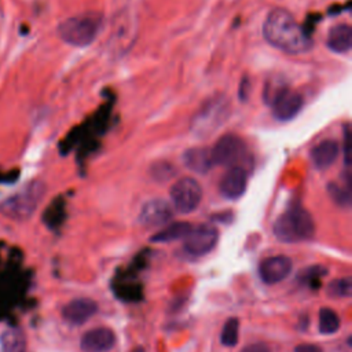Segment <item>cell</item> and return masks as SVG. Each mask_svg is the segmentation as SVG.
<instances>
[{"label": "cell", "instance_id": "obj_11", "mask_svg": "<svg viewBox=\"0 0 352 352\" xmlns=\"http://www.w3.org/2000/svg\"><path fill=\"white\" fill-rule=\"evenodd\" d=\"M98 312V304L87 297H80L69 301L62 308V318L73 326H80L88 322Z\"/></svg>", "mask_w": 352, "mask_h": 352}, {"label": "cell", "instance_id": "obj_13", "mask_svg": "<svg viewBox=\"0 0 352 352\" xmlns=\"http://www.w3.org/2000/svg\"><path fill=\"white\" fill-rule=\"evenodd\" d=\"M116 334L109 327H95L88 330L80 340L82 352H107L116 345Z\"/></svg>", "mask_w": 352, "mask_h": 352}, {"label": "cell", "instance_id": "obj_25", "mask_svg": "<svg viewBox=\"0 0 352 352\" xmlns=\"http://www.w3.org/2000/svg\"><path fill=\"white\" fill-rule=\"evenodd\" d=\"M289 87L286 85L285 81L278 80V77H274L271 81H267L265 88L263 91V99L265 100V103H268L270 106L275 102V99L287 89Z\"/></svg>", "mask_w": 352, "mask_h": 352}, {"label": "cell", "instance_id": "obj_1", "mask_svg": "<svg viewBox=\"0 0 352 352\" xmlns=\"http://www.w3.org/2000/svg\"><path fill=\"white\" fill-rule=\"evenodd\" d=\"M263 34L268 44L286 54H304L312 48V38L308 32L283 8H275L267 15Z\"/></svg>", "mask_w": 352, "mask_h": 352}, {"label": "cell", "instance_id": "obj_26", "mask_svg": "<svg viewBox=\"0 0 352 352\" xmlns=\"http://www.w3.org/2000/svg\"><path fill=\"white\" fill-rule=\"evenodd\" d=\"M173 173H175V169L168 162H158L151 168V175L157 180H168L173 176Z\"/></svg>", "mask_w": 352, "mask_h": 352}, {"label": "cell", "instance_id": "obj_3", "mask_svg": "<svg viewBox=\"0 0 352 352\" xmlns=\"http://www.w3.org/2000/svg\"><path fill=\"white\" fill-rule=\"evenodd\" d=\"M315 234V223L308 210L294 206L282 213L274 224V235L286 243L308 241Z\"/></svg>", "mask_w": 352, "mask_h": 352}, {"label": "cell", "instance_id": "obj_15", "mask_svg": "<svg viewBox=\"0 0 352 352\" xmlns=\"http://www.w3.org/2000/svg\"><path fill=\"white\" fill-rule=\"evenodd\" d=\"M340 155V144L333 139H326L314 146L311 151V160L316 169L324 170L330 168Z\"/></svg>", "mask_w": 352, "mask_h": 352}, {"label": "cell", "instance_id": "obj_19", "mask_svg": "<svg viewBox=\"0 0 352 352\" xmlns=\"http://www.w3.org/2000/svg\"><path fill=\"white\" fill-rule=\"evenodd\" d=\"M26 338L22 330L8 327L0 334V352H25Z\"/></svg>", "mask_w": 352, "mask_h": 352}, {"label": "cell", "instance_id": "obj_29", "mask_svg": "<svg viewBox=\"0 0 352 352\" xmlns=\"http://www.w3.org/2000/svg\"><path fill=\"white\" fill-rule=\"evenodd\" d=\"M294 352H323L320 346L315 344H300L294 348Z\"/></svg>", "mask_w": 352, "mask_h": 352}, {"label": "cell", "instance_id": "obj_17", "mask_svg": "<svg viewBox=\"0 0 352 352\" xmlns=\"http://www.w3.org/2000/svg\"><path fill=\"white\" fill-rule=\"evenodd\" d=\"M183 164L195 173H206L213 166L210 150L204 147L188 148L183 154Z\"/></svg>", "mask_w": 352, "mask_h": 352}, {"label": "cell", "instance_id": "obj_28", "mask_svg": "<svg viewBox=\"0 0 352 352\" xmlns=\"http://www.w3.org/2000/svg\"><path fill=\"white\" fill-rule=\"evenodd\" d=\"M241 352H271V351L263 342H253V344H249L245 348H242Z\"/></svg>", "mask_w": 352, "mask_h": 352}, {"label": "cell", "instance_id": "obj_14", "mask_svg": "<svg viewBox=\"0 0 352 352\" xmlns=\"http://www.w3.org/2000/svg\"><path fill=\"white\" fill-rule=\"evenodd\" d=\"M248 186V175L246 170L239 166H230V169L224 173L220 180V194L227 199H238L243 195Z\"/></svg>", "mask_w": 352, "mask_h": 352}, {"label": "cell", "instance_id": "obj_24", "mask_svg": "<svg viewBox=\"0 0 352 352\" xmlns=\"http://www.w3.org/2000/svg\"><path fill=\"white\" fill-rule=\"evenodd\" d=\"M329 197L341 208L351 205V186H341L338 183H330L327 186Z\"/></svg>", "mask_w": 352, "mask_h": 352}, {"label": "cell", "instance_id": "obj_20", "mask_svg": "<svg viewBox=\"0 0 352 352\" xmlns=\"http://www.w3.org/2000/svg\"><path fill=\"white\" fill-rule=\"evenodd\" d=\"M319 331L322 334H334L340 329V316L336 311H333L329 307H323L319 311Z\"/></svg>", "mask_w": 352, "mask_h": 352}, {"label": "cell", "instance_id": "obj_5", "mask_svg": "<svg viewBox=\"0 0 352 352\" xmlns=\"http://www.w3.org/2000/svg\"><path fill=\"white\" fill-rule=\"evenodd\" d=\"M45 192L44 183L34 180L0 204V212L12 220L29 219Z\"/></svg>", "mask_w": 352, "mask_h": 352}, {"label": "cell", "instance_id": "obj_27", "mask_svg": "<svg viewBox=\"0 0 352 352\" xmlns=\"http://www.w3.org/2000/svg\"><path fill=\"white\" fill-rule=\"evenodd\" d=\"M351 139H352L351 138V129L346 125L344 128V139H342V146H341V151L344 154V161H345L346 166H349V164H351V147H352Z\"/></svg>", "mask_w": 352, "mask_h": 352}, {"label": "cell", "instance_id": "obj_22", "mask_svg": "<svg viewBox=\"0 0 352 352\" xmlns=\"http://www.w3.org/2000/svg\"><path fill=\"white\" fill-rule=\"evenodd\" d=\"M327 268L320 265V264H315V265H311V267H307L304 270H301L297 275L298 280L301 283H305V285H318L320 283V279L323 276L327 275Z\"/></svg>", "mask_w": 352, "mask_h": 352}, {"label": "cell", "instance_id": "obj_23", "mask_svg": "<svg viewBox=\"0 0 352 352\" xmlns=\"http://www.w3.org/2000/svg\"><path fill=\"white\" fill-rule=\"evenodd\" d=\"M326 292L330 297H334V298L349 297L352 293V280L349 276L334 279L327 285Z\"/></svg>", "mask_w": 352, "mask_h": 352}, {"label": "cell", "instance_id": "obj_10", "mask_svg": "<svg viewBox=\"0 0 352 352\" xmlns=\"http://www.w3.org/2000/svg\"><path fill=\"white\" fill-rule=\"evenodd\" d=\"M293 263L287 256H271L258 265V275L267 285L282 282L292 272Z\"/></svg>", "mask_w": 352, "mask_h": 352}, {"label": "cell", "instance_id": "obj_7", "mask_svg": "<svg viewBox=\"0 0 352 352\" xmlns=\"http://www.w3.org/2000/svg\"><path fill=\"white\" fill-rule=\"evenodd\" d=\"M183 239V249L186 253L199 257L214 249L219 241V231L210 224H201L198 227H191L190 232Z\"/></svg>", "mask_w": 352, "mask_h": 352}, {"label": "cell", "instance_id": "obj_12", "mask_svg": "<svg viewBox=\"0 0 352 352\" xmlns=\"http://www.w3.org/2000/svg\"><path fill=\"white\" fill-rule=\"evenodd\" d=\"M271 107H272V114L276 120L290 121L302 110L304 98L301 96V94L287 88L275 99Z\"/></svg>", "mask_w": 352, "mask_h": 352}, {"label": "cell", "instance_id": "obj_4", "mask_svg": "<svg viewBox=\"0 0 352 352\" xmlns=\"http://www.w3.org/2000/svg\"><path fill=\"white\" fill-rule=\"evenodd\" d=\"M230 111L231 107L226 96L214 95L208 98L191 118V133L197 138H206L214 133L227 121Z\"/></svg>", "mask_w": 352, "mask_h": 352}, {"label": "cell", "instance_id": "obj_9", "mask_svg": "<svg viewBox=\"0 0 352 352\" xmlns=\"http://www.w3.org/2000/svg\"><path fill=\"white\" fill-rule=\"evenodd\" d=\"M173 217V208L161 198L147 201L139 212V223L147 228L165 226Z\"/></svg>", "mask_w": 352, "mask_h": 352}, {"label": "cell", "instance_id": "obj_8", "mask_svg": "<svg viewBox=\"0 0 352 352\" xmlns=\"http://www.w3.org/2000/svg\"><path fill=\"white\" fill-rule=\"evenodd\" d=\"M245 143L236 135H224L210 150L213 165L235 166L245 155Z\"/></svg>", "mask_w": 352, "mask_h": 352}, {"label": "cell", "instance_id": "obj_21", "mask_svg": "<svg viewBox=\"0 0 352 352\" xmlns=\"http://www.w3.org/2000/svg\"><path fill=\"white\" fill-rule=\"evenodd\" d=\"M239 338V320L236 318H228L223 326L220 341L224 346H235Z\"/></svg>", "mask_w": 352, "mask_h": 352}, {"label": "cell", "instance_id": "obj_16", "mask_svg": "<svg viewBox=\"0 0 352 352\" xmlns=\"http://www.w3.org/2000/svg\"><path fill=\"white\" fill-rule=\"evenodd\" d=\"M326 45L330 51L337 54H345L352 47V28L346 23L336 25L327 33Z\"/></svg>", "mask_w": 352, "mask_h": 352}, {"label": "cell", "instance_id": "obj_18", "mask_svg": "<svg viewBox=\"0 0 352 352\" xmlns=\"http://www.w3.org/2000/svg\"><path fill=\"white\" fill-rule=\"evenodd\" d=\"M190 230H191V224L187 221L170 223L169 226L161 228L154 235H151L150 241L155 243H165L176 239H183L190 232Z\"/></svg>", "mask_w": 352, "mask_h": 352}, {"label": "cell", "instance_id": "obj_2", "mask_svg": "<svg viewBox=\"0 0 352 352\" xmlns=\"http://www.w3.org/2000/svg\"><path fill=\"white\" fill-rule=\"evenodd\" d=\"M102 25V14L96 11L84 12L60 22L58 26V36L69 45L87 47L98 37Z\"/></svg>", "mask_w": 352, "mask_h": 352}, {"label": "cell", "instance_id": "obj_6", "mask_svg": "<svg viewBox=\"0 0 352 352\" xmlns=\"http://www.w3.org/2000/svg\"><path fill=\"white\" fill-rule=\"evenodd\" d=\"M170 199L179 213H191L202 199V188L195 179L182 177L170 188Z\"/></svg>", "mask_w": 352, "mask_h": 352}]
</instances>
